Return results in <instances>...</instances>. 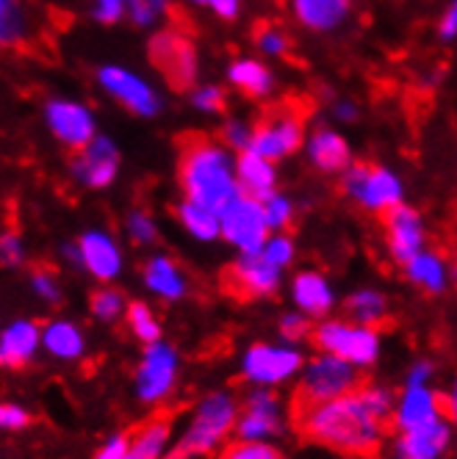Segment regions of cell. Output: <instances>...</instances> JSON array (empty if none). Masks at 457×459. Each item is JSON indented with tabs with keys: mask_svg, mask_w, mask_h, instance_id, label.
Returning a JSON list of instances; mask_svg holds the SVG:
<instances>
[{
	"mask_svg": "<svg viewBox=\"0 0 457 459\" xmlns=\"http://www.w3.org/2000/svg\"><path fill=\"white\" fill-rule=\"evenodd\" d=\"M297 432L319 446H328L352 456H374L380 451L388 423L394 420V402L388 390L361 385L347 396L297 410Z\"/></svg>",
	"mask_w": 457,
	"mask_h": 459,
	"instance_id": "1",
	"label": "cell"
},
{
	"mask_svg": "<svg viewBox=\"0 0 457 459\" xmlns=\"http://www.w3.org/2000/svg\"><path fill=\"white\" fill-rule=\"evenodd\" d=\"M178 147V180L186 200L219 216L222 208L239 196L233 160L227 155V147L203 134H186Z\"/></svg>",
	"mask_w": 457,
	"mask_h": 459,
	"instance_id": "2",
	"label": "cell"
},
{
	"mask_svg": "<svg viewBox=\"0 0 457 459\" xmlns=\"http://www.w3.org/2000/svg\"><path fill=\"white\" fill-rule=\"evenodd\" d=\"M305 136V108L294 100H283L272 106L267 114H260L250 134V152L264 158L269 163L297 152Z\"/></svg>",
	"mask_w": 457,
	"mask_h": 459,
	"instance_id": "3",
	"label": "cell"
},
{
	"mask_svg": "<svg viewBox=\"0 0 457 459\" xmlns=\"http://www.w3.org/2000/svg\"><path fill=\"white\" fill-rule=\"evenodd\" d=\"M364 385V377L355 366L344 363V359L333 357V354H324L316 357L311 368L305 371L303 382L294 390V399H291V412L297 410H308L313 404H324L330 399L347 396V393L357 390Z\"/></svg>",
	"mask_w": 457,
	"mask_h": 459,
	"instance_id": "4",
	"label": "cell"
},
{
	"mask_svg": "<svg viewBox=\"0 0 457 459\" xmlns=\"http://www.w3.org/2000/svg\"><path fill=\"white\" fill-rule=\"evenodd\" d=\"M236 412H239V407L227 393H214V396L203 399L189 423L178 451H183L186 456L214 451L236 426Z\"/></svg>",
	"mask_w": 457,
	"mask_h": 459,
	"instance_id": "5",
	"label": "cell"
},
{
	"mask_svg": "<svg viewBox=\"0 0 457 459\" xmlns=\"http://www.w3.org/2000/svg\"><path fill=\"white\" fill-rule=\"evenodd\" d=\"M153 67L161 73L172 89L186 91L194 89V81H198V48H194L191 37H186L183 30L175 28H164L150 39V50H147Z\"/></svg>",
	"mask_w": 457,
	"mask_h": 459,
	"instance_id": "6",
	"label": "cell"
},
{
	"mask_svg": "<svg viewBox=\"0 0 457 459\" xmlns=\"http://www.w3.org/2000/svg\"><path fill=\"white\" fill-rule=\"evenodd\" d=\"M344 191L352 196V200L361 203L366 211H374V213H382V211L402 203L400 178L382 167H374V163H366V160H357L347 167Z\"/></svg>",
	"mask_w": 457,
	"mask_h": 459,
	"instance_id": "7",
	"label": "cell"
},
{
	"mask_svg": "<svg viewBox=\"0 0 457 459\" xmlns=\"http://www.w3.org/2000/svg\"><path fill=\"white\" fill-rule=\"evenodd\" d=\"M316 346L349 366H372L380 351V341L372 326H355L347 321H328L313 333Z\"/></svg>",
	"mask_w": 457,
	"mask_h": 459,
	"instance_id": "8",
	"label": "cell"
},
{
	"mask_svg": "<svg viewBox=\"0 0 457 459\" xmlns=\"http://www.w3.org/2000/svg\"><path fill=\"white\" fill-rule=\"evenodd\" d=\"M219 233L236 244L244 255L247 252H260V247L267 244V233L269 227L264 221V208L260 203L250 200V196H236L231 200L222 213H219Z\"/></svg>",
	"mask_w": 457,
	"mask_h": 459,
	"instance_id": "9",
	"label": "cell"
},
{
	"mask_svg": "<svg viewBox=\"0 0 457 459\" xmlns=\"http://www.w3.org/2000/svg\"><path fill=\"white\" fill-rule=\"evenodd\" d=\"M224 290L236 299L272 297L280 285V269L272 266L260 252H247L239 264L227 266L222 274Z\"/></svg>",
	"mask_w": 457,
	"mask_h": 459,
	"instance_id": "10",
	"label": "cell"
},
{
	"mask_svg": "<svg viewBox=\"0 0 457 459\" xmlns=\"http://www.w3.org/2000/svg\"><path fill=\"white\" fill-rule=\"evenodd\" d=\"M175 374H178V357L170 346L164 343H150L145 357H142V366L136 374V387H139V396L142 402H158L164 399L167 393L175 385Z\"/></svg>",
	"mask_w": 457,
	"mask_h": 459,
	"instance_id": "11",
	"label": "cell"
},
{
	"mask_svg": "<svg viewBox=\"0 0 457 459\" xmlns=\"http://www.w3.org/2000/svg\"><path fill=\"white\" fill-rule=\"evenodd\" d=\"M382 216V224H385V236H388V249H391V257L397 260V264H408L410 257H416L424 247V224H421V216L408 208V205H394L380 213Z\"/></svg>",
	"mask_w": 457,
	"mask_h": 459,
	"instance_id": "12",
	"label": "cell"
},
{
	"mask_svg": "<svg viewBox=\"0 0 457 459\" xmlns=\"http://www.w3.org/2000/svg\"><path fill=\"white\" fill-rule=\"evenodd\" d=\"M48 125L53 136L70 150H83L97 134H94V117L86 106L73 100H50L48 103Z\"/></svg>",
	"mask_w": 457,
	"mask_h": 459,
	"instance_id": "13",
	"label": "cell"
},
{
	"mask_svg": "<svg viewBox=\"0 0 457 459\" xmlns=\"http://www.w3.org/2000/svg\"><path fill=\"white\" fill-rule=\"evenodd\" d=\"M97 78H101L103 89L114 97V100H119L130 114H139V117H153L158 114V94L134 73H127L122 67H103L101 73H97Z\"/></svg>",
	"mask_w": 457,
	"mask_h": 459,
	"instance_id": "14",
	"label": "cell"
},
{
	"mask_svg": "<svg viewBox=\"0 0 457 459\" xmlns=\"http://www.w3.org/2000/svg\"><path fill=\"white\" fill-rule=\"evenodd\" d=\"M303 366L300 351L258 343L244 357V377L258 385H277Z\"/></svg>",
	"mask_w": 457,
	"mask_h": 459,
	"instance_id": "15",
	"label": "cell"
},
{
	"mask_svg": "<svg viewBox=\"0 0 457 459\" xmlns=\"http://www.w3.org/2000/svg\"><path fill=\"white\" fill-rule=\"evenodd\" d=\"M117 167H119L117 147L103 136H94L83 150H78V158L73 160L75 178L89 188H106L117 178Z\"/></svg>",
	"mask_w": 457,
	"mask_h": 459,
	"instance_id": "16",
	"label": "cell"
},
{
	"mask_svg": "<svg viewBox=\"0 0 457 459\" xmlns=\"http://www.w3.org/2000/svg\"><path fill=\"white\" fill-rule=\"evenodd\" d=\"M233 175H236V188L242 196H250L255 203H264L275 194V183H277V172L275 163L258 158L250 150H242L236 163H233Z\"/></svg>",
	"mask_w": 457,
	"mask_h": 459,
	"instance_id": "17",
	"label": "cell"
},
{
	"mask_svg": "<svg viewBox=\"0 0 457 459\" xmlns=\"http://www.w3.org/2000/svg\"><path fill=\"white\" fill-rule=\"evenodd\" d=\"M242 440H264L280 432V407L275 393L258 390L244 402V418L236 423Z\"/></svg>",
	"mask_w": 457,
	"mask_h": 459,
	"instance_id": "18",
	"label": "cell"
},
{
	"mask_svg": "<svg viewBox=\"0 0 457 459\" xmlns=\"http://www.w3.org/2000/svg\"><path fill=\"white\" fill-rule=\"evenodd\" d=\"M170 432H172V412L170 410L155 412L136 429V435L127 443L122 459H161L164 456Z\"/></svg>",
	"mask_w": 457,
	"mask_h": 459,
	"instance_id": "19",
	"label": "cell"
},
{
	"mask_svg": "<svg viewBox=\"0 0 457 459\" xmlns=\"http://www.w3.org/2000/svg\"><path fill=\"white\" fill-rule=\"evenodd\" d=\"M78 260L97 280H114L122 269V255H119L117 244L103 233H86L81 238Z\"/></svg>",
	"mask_w": 457,
	"mask_h": 459,
	"instance_id": "20",
	"label": "cell"
},
{
	"mask_svg": "<svg viewBox=\"0 0 457 459\" xmlns=\"http://www.w3.org/2000/svg\"><path fill=\"white\" fill-rule=\"evenodd\" d=\"M446 443H449V426L433 420L427 426L405 432V437L397 443V459H438Z\"/></svg>",
	"mask_w": 457,
	"mask_h": 459,
	"instance_id": "21",
	"label": "cell"
},
{
	"mask_svg": "<svg viewBox=\"0 0 457 459\" xmlns=\"http://www.w3.org/2000/svg\"><path fill=\"white\" fill-rule=\"evenodd\" d=\"M433 420H438V396L424 385H410L400 410L394 412V423L402 426L405 432H410V429H418V426H427Z\"/></svg>",
	"mask_w": 457,
	"mask_h": 459,
	"instance_id": "22",
	"label": "cell"
},
{
	"mask_svg": "<svg viewBox=\"0 0 457 459\" xmlns=\"http://www.w3.org/2000/svg\"><path fill=\"white\" fill-rule=\"evenodd\" d=\"M294 14L311 30H330L349 14L352 0H291Z\"/></svg>",
	"mask_w": 457,
	"mask_h": 459,
	"instance_id": "23",
	"label": "cell"
},
{
	"mask_svg": "<svg viewBox=\"0 0 457 459\" xmlns=\"http://www.w3.org/2000/svg\"><path fill=\"white\" fill-rule=\"evenodd\" d=\"M40 346V330L34 321H14L0 338V363L4 366H22L34 357Z\"/></svg>",
	"mask_w": 457,
	"mask_h": 459,
	"instance_id": "24",
	"label": "cell"
},
{
	"mask_svg": "<svg viewBox=\"0 0 457 459\" xmlns=\"http://www.w3.org/2000/svg\"><path fill=\"white\" fill-rule=\"evenodd\" d=\"M313 167L321 172H341L352 163V152L347 147V142L333 134V130H316L311 144H308Z\"/></svg>",
	"mask_w": 457,
	"mask_h": 459,
	"instance_id": "25",
	"label": "cell"
},
{
	"mask_svg": "<svg viewBox=\"0 0 457 459\" xmlns=\"http://www.w3.org/2000/svg\"><path fill=\"white\" fill-rule=\"evenodd\" d=\"M294 302H297L308 316H324L333 307V290L321 274L303 272L294 280Z\"/></svg>",
	"mask_w": 457,
	"mask_h": 459,
	"instance_id": "26",
	"label": "cell"
},
{
	"mask_svg": "<svg viewBox=\"0 0 457 459\" xmlns=\"http://www.w3.org/2000/svg\"><path fill=\"white\" fill-rule=\"evenodd\" d=\"M227 78H231V83L242 91V94H247V97H267L269 91H272V83H275V78H272V73L264 67L260 61H252V58H239V61H233L231 64V70H227Z\"/></svg>",
	"mask_w": 457,
	"mask_h": 459,
	"instance_id": "27",
	"label": "cell"
},
{
	"mask_svg": "<svg viewBox=\"0 0 457 459\" xmlns=\"http://www.w3.org/2000/svg\"><path fill=\"white\" fill-rule=\"evenodd\" d=\"M145 280H147V288L164 299H180L186 293L183 274L170 257H153L145 269Z\"/></svg>",
	"mask_w": 457,
	"mask_h": 459,
	"instance_id": "28",
	"label": "cell"
},
{
	"mask_svg": "<svg viewBox=\"0 0 457 459\" xmlns=\"http://www.w3.org/2000/svg\"><path fill=\"white\" fill-rule=\"evenodd\" d=\"M408 277L418 285V288H424V290H430V293H441L444 288H446V264L438 257V255H433V252H418L416 257H410L408 260Z\"/></svg>",
	"mask_w": 457,
	"mask_h": 459,
	"instance_id": "29",
	"label": "cell"
},
{
	"mask_svg": "<svg viewBox=\"0 0 457 459\" xmlns=\"http://www.w3.org/2000/svg\"><path fill=\"white\" fill-rule=\"evenodd\" d=\"M45 346L50 354L61 359H75L83 351V335L70 321H53L45 330Z\"/></svg>",
	"mask_w": 457,
	"mask_h": 459,
	"instance_id": "30",
	"label": "cell"
},
{
	"mask_svg": "<svg viewBox=\"0 0 457 459\" xmlns=\"http://www.w3.org/2000/svg\"><path fill=\"white\" fill-rule=\"evenodd\" d=\"M178 216H180L183 227L189 230V233H191L194 238L211 241V238L219 236V216H216L214 211L203 208V205H194V203L186 200V203L178 208Z\"/></svg>",
	"mask_w": 457,
	"mask_h": 459,
	"instance_id": "31",
	"label": "cell"
},
{
	"mask_svg": "<svg viewBox=\"0 0 457 459\" xmlns=\"http://www.w3.org/2000/svg\"><path fill=\"white\" fill-rule=\"evenodd\" d=\"M349 313L355 316V321H361L364 326H374L385 321V299L374 290H357L349 297Z\"/></svg>",
	"mask_w": 457,
	"mask_h": 459,
	"instance_id": "32",
	"label": "cell"
},
{
	"mask_svg": "<svg viewBox=\"0 0 457 459\" xmlns=\"http://www.w3.org/2000/svg\"><path fill=\"white\" fill-rule=\"evenodd\" d=\"M127 326H130V333H134L142 343H155L158 335H161L158 318H155V316L150 313V307L142 305V302L127 305Z\"/></svg>",
	"mask_w": 457,
	"mask_h": 459,
	"instance_id": "33",
	"label": "cell"
},
{
	"mask_svg": "<svg viewBox=\"0 0 457 459\" xmlns=\"http://www.w3.org/2000/svg\"><path fill=\"white\" fill-rule=\"evenodd\" d=\"M255 45L267 56H286L288 48H291V39H288V34L283 28L264 20V22H258V28H255Z\"/></svg>",
	"mask_w": 457,
	"mask_h": 459,
	"instance_id": "34",
	"label": "cell"
},
{
	"mask_svg": "<svg viewBox=\"0 0 457 459\" xmlns=\"http://www.w3.org/2000/svg\"><path fill=\"white\" fill-rule=\"evenodd\" d=\"M219 459H283L277 448L260 443V440H239V443H231Z\"/></svg>",
	"mask_w": 457,
	"mask_h": 459,
	"instance_id": "35",
	"label": "cell"
},
{
	"mask_svg": "<svg viewBox=\"0 0 457 459\" xmlns=\"http://www.w3.org/2000/svg\"><path fill=\"white\" fill-rule=\"evenodd\" d=\"M22 34V14L12 0H0V48L12 45Z\"/></svg>",
	"mask_w": 457,
	"mask_h": 459,
	"instance_id": "36",
	"label": "cell"
},
{
	"mask_svg": "<svg viewBox=\"0 0 457 459\" xmlns=\"http://www.w3.org/2000/svg\"><path fill=\"white\" fill-rule=\"evenodd\" d=\"M260 208H264V221H267V227H269V230H283V227H288V224H291L294 208H291V203L286 200V196L272 194L269 200L260 203Z\"/></svg>",
	"mask_w": 457,
	"mask_h": 459,
	"instance_id": "37",
	"label": "cell"
},
{
	"mask_svg": "<svg viewBox=\"0 0 457 459\" xmlns=\"http://www.w3.org/2000/svg\"><path fill=\"white\" fill-rule=\"evenodd\" d=\"M125 307V299H122V293L111 290V288H103V290H97L92 293V313L97 318H103V321H114Z\"/></svg>",
	"mask_w": 457,
	"mask_h": 459,
	"instance_id": "38",
	"label": "cell"
},
{
	"mask_svg": "<svg viewBox=\"0 0 457 459\" xmlns=\"http://www.w3.org/2000/svg\"><path fill=\"white\" fill-rule=\"evenodd\" d=\"M125 6L136 25H150L167 12V0H125Z\"/></svg>",
	"mask_w": 457,
	"mask_h": 459,
	"instance_id": "39",
	"label": "cell"
},
{
	"mask_svg": "<svg viewBox=\"0 0 457 459\" xmlns=\"http://www.w3.org/2000/svg\"><path fill=\"white\" fill-rule=\"evenodd\" d=\"M260 255H264L272 266H288L291 264V257H294V244H291V238H286V236H277V238H272L269 244H264L260 247Z\"/></svg>",
	"mask_w": 457,
	"mask_h": 459,
	"instance_id": "40",
	"label": "cell"
},
{
	"mask_svg": "<svg viewBox=\"0 0 457 459\" xmlns=\"http://www.w3.org/2000/svg\"><path fill=\"white\" fill-rule=\"evenodd\" d=\"M250 134H252V127H247L244 122H227L222 127V147H231L236 152L247 150L250 147Z\"/></svg>",
	"mask_w": 457,
	"mask_h": 459,
	"instance_id": "41",
	"label": "cell"
},
{
	"mask_svg": "<svg viewBox=\"0 0 457 459\" xmlns=\"http://www.w3.org/2000/svg\"><path fill=\"white\" fill-rule=\"evenodd\" d=\"M127 233L134 236V241H139V244H150L158 236V230H155V221L147 213H130Z\"/></svg>",
	"mask_w": 457,
	"mask_h": 459,
	"instance_id": "42",
	"label": "cell"
},
{
	"mask_svg": "<svg viewBox=\"0 0 457 459\" xmlns=\"http://www.w3.org/2000/svg\"><path fill=\"white\" fill-rule=\"evenodd\" d=\"M194 106L203 108V111L216 114V111H224L227 97H224V91H222V89H216V86H206V89H200V91H194Z\"/></svg>",
	"mask_w": 457,
	"mask_h": 459,
	"instance_id": "43",
	"label": "cell"
},
{
	"mask_svg": "<svg viewBox=\"0 0 457 459\" xmlns=\"http://www.w3.org/2000/svg\"><path fill=\"white\" fill-rule=\"evenodd\" d=\"M20 260H22V241L17 238V233L0 236V264L17 266Z\"/></svg>",
	"mask_w": 457,
	"mask_h": 459,
	"instance_id": "44",
	"label": "cell"
},
{
	"mask_svg": "<svg viewBox=\"0 0 457 459\" xmlns=\"http://www.w3.org/2000/svg\"><path fill=\"white\" fill-rule=\"evenodd\" d=\"M280 333H283V338H288V341H303V338L311 335V321L303 318V316H286V318H283V326H280Z\"/></svg>",
	"mask_w": 457,
	"mask_h": 459,
	"instance_id": "45",
	"label": "cell"
},
{
	"mask_svg": "<svg viewBox=\"0 0 457 459\" xmlns=\"http://www.w3.org/2000/svg\"><path fill=\"white\" fill-rule=\"evenodd\" d=\"M28 412L14 404H0V429H22L28 426Z\"/></svg>",
	"mask_w": 457,
	"mask_h": 459,
	"instance_id": "46",
	"label": "cell"
},
{
	"mask_svg": "<svg viewBox=\"0 0 457 459\" xmlns=\"http://www.w3.org/2000/svg\"><path fill=\"white\" fill-rule=\"evenodd\" d=\"M31 282H34V288H37L40 297H45L48 302H58V285H56V277H53L50 272L37 269L34 277H31Z\"/></svg>",
	"mask_w": 457,
	"mask_h": 459,
	"instance_id": "47",
	"label": "cell"
},
{
	"mask_svg": "<svg viewBox=\"0 0 457 459\" xmlns=\"http://www.w3.org/2000/svg\"><path fill=\"white\" fill-rule=\"evenodd\" d=\"M122 12H125V0H97V6H94V17L106 25L117 22Z\"/></svg>",
	"mask_w": 457,
	"mask_h": 459,
	"instance_id": "48",
	"label": "cell"
},
{
	"mask_svg": "<svg viewBox=\"0 0 457 459\" xmlns=\"http://www.w3.org/2000/svg\"><path fill=\"white\" fill-rule=\"evenodd\" d=\"M208 6L222 20H233L239 14V0H208Z\"/></svg>",
	"mask_w": 457,
	"mask_h": 459,
	"instance_id": "49",
	"label": "cell"
},
{
	"mask_svg": "<svg viewBox=\"0 0 457 459\" xmlns=\"http://www.w3.org/2000/svg\"><path fill=\"white\" fill-rule=\"evenodd\" d=\"M125 448H127V440H125V437H114V440H109L101 451H97L94 459H122Z\"/></svg>",
	"mask_w": 457,
	"mask_h": 459,
	"instance_id": "50",
	"label": "cell"
},
{
	"mask_svg": "<svg viewBox=\"0 0 457 459\" xmlns=\"http://www.w3.org/2000/svg\"><path fill=\"white\" fill-rule=\"evenodd\" d=\"M454 30H457V6L452 4V6L446 9L444 20H441V37H444V39H454Z\"/></svg>",
	"mask_w": 457,
	"mask_h": 459,
	"instance_id": "51",
	"label": "cell"
},
{
	"mask_svg": "<svg viewBox=\"0 0 457 459\" xmlns=\"http://www.w3.org/2000/svg\"><path fill=\"white\" fill-rule=\"evenodd\" d=\"M427 377H430V366H427V363H421V366H416V368L410 371L408 387H410V385H424V382H427Z\"/></svg>",
	"mask_w": 457,
	"mask_h": 459,
	"instance_id": "52",
	"label": "cell"
},
{
	"mask_svg": "<svg viewBox=\"0 0 457 459\" xmlns=\"http://www.w3.org/2000/svg\"><path fill=\"white\" fill-rule=\"evenodd\" d=\"M161 459H189V456H186L183 451H172L170 456H161Z\"/></svg>",
	"mask_w": 457,
	"mask_h": 459,
	"instance_id": "53",
	"label": "cell"
},
{
	"mask_svg": "<svg viewBox=\"0 0 457 459\" xmlns=\"http://www.w3.org/2000/svg\"><path fill=\"white\" fill-rule=\"evenodd\" d=\"M194 4H208V0H194Z\"/></svg>",
	"mask_w": 457,
	"mask_h": 459,
	"instance_id": "54",
	"label": "cell"
}]
</instances>
